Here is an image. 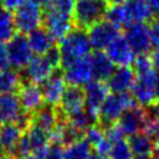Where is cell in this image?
Listing matches in <instances>:
<instances>
[{"label":"cell","instance_id":"obj_1","mask_svg":"<svg viewBox=\"0 0 159 159\" xmlns=\"http://www.w3.org/2000/svg\"><path fill=\"white\" fill-rule=\"evenodd\" d=\"M58 48L61 52V68H63L70 62L88 56L92 51V45L86 30L73 27L60 40Z\"/></svg>","mask_w":159,"mask_h":159},{"label":"cell","instance_id":"obj_2","mask_svg":"<svg viewBox=\"0 0 159 159\" xmlns=\"http://www.w3.org/2000/svg\"><path fill=\"white\" fill-rule=\"evenodd\" d=\"M108 6L106 0H76L71 15L73 27L87 31L92 25L104 19Z\"/></svg>","mask_w":159,"mask_h":159},{"label":"cell","instance_id":"obj_3","mask_svg":"<svg viewBox=\"0 0 159 159\" xmlns=\"http://www.w3.org/2000/svg\"><path fill=\"white\" fill-rule=\"evenodd\" d=\"M137 104L135 99L132 94L128 92L123 93H112L108 94L102 103L98 113V124L102 128H106L107 125L116 123L120 114L129 107Z\"/></svg>","mask_w":159,"mask_h":159},{"label":"cell","instance_id":"obj_4","mask_svg":"<svg viewBox=\"0 0 159 159\" xmlns=\"http://www.w3.org/2000/svg\"><path fill=\"white\" fill-rule=\"evenodd\" d=\"M153 116L150 114V112L137 103L127 108L120 114V117L117 120V124L119 125L123 134L129 137L138 132H145Z\"/></svg>","mask_w":159,"mask_h":159},{"label":"cell","instance_id":"obj_5","mask_svg":"<svg viewBox=\"0 0 159 159\" xmlns=\"http://www.w3.org/2000/svg\"><path fill=\"white\" fill-rule=\"evenodd\" d=\"M42 14L43 10L41 6L32 1H25L21 6H19L14 11V25L16 32L20 34H29L30 31L35 30L36 27L41 26L42 24Z\"/></svg>","mask_w":159,"mask_h":159},{"label":"cell","instance_id":"obj_6","mask_svg":"<svg viewBox=\"0 0 159 159\" xmlns=\"http://www.w3.org/2000/svg\"><path fill=\"white\" fill-rule=\"evenodd\" d=\"M41 26H43L50 32V35L58 41L73 29L71 15L61 12L52 6L43 9Z\"/></svg>","mask_w":159,"mask_h":159},{"label":"cell","instance_id":"obj_7","mask_svg":"<svg viewBox=\"0 0 159 159\" xmlns=\"http://www.w3.org/2000/svg\"><path fill=\"white\" fill-rule=\"evenodd\" d=\"M5 47L9 57V63L14 70H24L32 58L34 52L30 47L27 37L24 34L16 32Z\"/></svg>","mask_w":159,"mask_h":159},{"label":"cell","instance_id":"obj_8","mask_svg":"<svg viewBox=\"0 0 159 159\" xmlns=\"http://www.w3.org/2000/svg\"><path fill=\"white\" fill-rule=\"evenodd\" d=\"M83 89H84V111L97 123L99 108L109 92L108 86L103 81L92 80L86 86H83Z\"/></svg>","mask_w":159,"mask_h":159},{"label":"cell","instance_id":"obj_9","mask_svg":"<svg viewBox=\"0 0 159 159\" xmlns=\"http://www.w3.org/2000/svg\"><path fill=\"white\" fill-rule=\"evenodd\" d=\"M124 37L135 55L149 53L152 41L147 22H132L124 27Z\"/></svg>","mask_w":159,"mask_h":159},{"label":"cell","instance_id":"obj_10","mask_svg":"<svg viewBox=\"0 0 159 159\" xmlns=\"http://www.w3.org/2000/svg\"><path fill=\"white\" fill-rule=\"evenodd\" d=\"M122 29L111 21L103 19L94 25H92L88 30V39L91 41V45L96 50H104L114 39H117L120 35Z\"/></svg>","mask_w":159,"mask_h":159},{"label":"cell","instance_id":"obj_11","mask_svg":"<svg viewBox=\"0 0 159 159\" xmlns=\"http://www.w3.org/2000/svg\"><path fill=\"white\" fill-rule=\"evenodd\" d=\"M155 72L157 71L154 70L149 73L135 76V82L130 89L135 102L144 108H149L157 102V96L154 89Z\"/></svg>","mask_w":159,"mask_h":159},{"label":"cell","instance_id":"obj_12","mask_svg":"<svg viewBox=\"0 0 159 159\" xmlns=\"http://www.w3.org/2000/svg\"><path fill=\"white\" fill-rule=\"evenodd\" d=\"M63 77L67 84L73 86H86L89 81L93 80L92 68L89 62V55L78 60H75L66 65L63 68Z\"/></svg>","mask_w":159,"mask_h":159},{"label":"cell","instance_id":"obj_13","mask_svg":"<svg viewBox=\"0 0 159 159\" xmlns=\"http://www.w3.org/2000/svg\"><path fill=\"white\" fill-rule=\"evenodd\" d=\"M57 108L63 118L72 116L84 108V89L82 86L67 84L63 89Z\"/></svg>","mask_w":159,"mask_h":159},{"label":"cell","instance_id":"obj_14","mask_svg":"<svg viewBox=\"0 0 159 159\" xmlns=\"http://www.w3.org/2000/svg\"><path fill=\"white\" fill-rule=\"evenodd\" d=\"M66 87V81L63 77V71L61 67L55 68L52 73L41 83V93L43 97V102L46 104L51 106H57L61 96L63 93V89Z\"/></svg>","mask_w":159,"mask_h":159},{"label":"cell","instance_id":"obj_15","mask_svg":"<svg viewBox=\"0 0 159 159\" xmlns=\"http://www.w3.org/2000/svg\"><path fill=\"white\" fill-rule=\"evenodd\" d=\"M17 97L21 104V109L29 114H32L43 106V97L40 86L25 78L17 89Z\"/></svg>","mask_w":159,"mask_h":159},{"label":"cell","instance_id":"obj_16","mask_svg":"<svg viewBox=\"0 0 159 159\" xmlns=\"http://www.w3.org/2000/svg\"><path fill=\"white\" fill-rule=\"evenodd\" d=\"M106 53L116 66H129L133 63L135 53L127 42L124 36H118L107 47Z\"/></svg>","mask_w":159,"mask_h":159},{"label":"cell","instance_id":"obj_17","mask_svg":"<svg viewBox=\"0 0 159 159\" xmlns=\"http://www.w3.org/2000/svg\"><path fill=\"white\" fill-rule=\"evenodd\" d=\"M135 82V72L133 67L129 66H118L113 70L112 75L107 80L108 89L113 93H123L132 89Z\"/></svg>","mask_w":159,"mask_h":159},{"label":"cell","instance_id":"obj_18","mask_svg":"<svg viewBox=\"0 0 159 159\" xmlns=\"http://www.w3.org/2000/svg\"><path fill=\"white\" fill-rule=\"evenodd\" d=\"M60 120H61V113L57 106H51V104H43L30 116V124L43 129L48 134L57 127Z\"/></svg>","mask_w":159,"mask_h":159},{"label":"cell","instance_id":"obj_19","mask_svg":"<svg viewBox=\"0 0 159 159\" xmlns=\"http://www.w3.org/2000/svg\"><path fill=\"white\" fill-rule=\"evenodd\" d=\"M128 144L133 159H150L153 157L155 142L147 132H138L128 137Z\"/></svg>","mask_w":159,"mask_h":159},{"label":"cell","instance_id":"obj_20","mask_svg":"<svg viewBox=\"0 0 159 159\" xmlns=\"http://www.w3.org/2000/svg\"><path fill=\"white\" fill-rule=\"evenodd\" d=\"M25 68L26 80L36 84H41L55 70L45 55H37L36 57H32Z\"/></svg>","mask_w":159,"mask_h":159},{"label":"cell","instance_id":"obj_21","mask_svg":"<svg viewBox=\"0 0 159 159\" xmlns=\"http://www.w3.org/2000/svg\"><path fill=\"white\" fill-rule=\"evenodd\" d=\"M89 62H91L93 80L106 82L114 70L113 62L109 60L107 53L103 52L102 50H96V51L91 52L89 53Z\"/></svg>","mask_w":159,"mask_h":159},{"label":"cell","instance_id":"obj_22","mask_svg":"<svg viewBox=\"0 0 159 159\" xmlns=\"http://www.w3.org/2000/svg\"><path fill=\"white\" fill-rule=\"evenodd\" d=\"M24 130L25 129L22 127H20L15 122H7V123L1 124V128H0V142H1L2 153L14 157L15 147H16L20 137L22 135Z\"/></svg>","mask_w":159,"mask_h":159},{"label":"cell","instance_id":"obj_23","mask_svg":"<svg viewBox=\"0 0 159 159\" xmlns=\"http://www.w3.org/2000/svg\"><path fill=\"white\" fill-rule=\"evenodd\" d=\"M27 41L32 52L36 55H45L53 45H56V40L43 26H39L35 30L30 31L27 34Z\"/></svg>","mask_w":159,"mask_h":159},{"label":"cell","instance_id":"obj_24","mask_svg":"<svg viewBox=\"0 0 159 159\" xmlns=\"http://www.w3.org/2000/svg\"><path fill=\"white\" fill-rule=\"evenodd\" d=\"M21 111L19 97L15 93H0V125L15 122Z\"/></svg>","mask_w":159,"mask_h":159},{"label":"cell","instance_id":"obj_25","mask_svg":"<svg viewBox=\"0 0 159 159\" xmlns=\"http://www.w3.org/2000/svg\"><path fill=\"white\" fill-rule=\"evenodd\" d=\"M123 6L130 22H149L154 16L145 0H124Z\"/></svg>","mask_w":159,"mask_h":159},{"label":"cell","instance_id":"obj_26","mask_svg":"<svg viewBox=\"0 0 159 159\" xmlns=\"http://www.w3.org/2000/svg\"><path fill=\"white\" fill-rule=\"evenodd\" d=\"M24 77L17 70L5 68L0 71V93L17 92Z\"/></svg>","mask_w":159,"mask_h":159},{"label":"cell","instance_id":"obj_27","mask_svg":"<svg viewBox=\"0 0 159 159\" xmlns=\"http://www.w3.org/2000/svg\"><path fill=\"white\" fill-rule=\"evenodd\" d=\"M91 144L84 137L65 147L63 159H87L91 154Z\"/></svg>","mask_w":159,"mask_h":159},{"label":"cell","instance_id":"obj_28","mask_svg":"<svg viewBox=\"0 0 159 159\" xmlns=\"http://www.w3.org/2000/svg\"><path fill=\"white\" fill-rule=\"evenodd\" d=\"M104 19L111 21L112 24L119 26L120 29L127 27L129 24H132L127 12H125V9H124L123 4H120V5H109L107 11H106Z\"/></svg>","mask_w":159,"mask_h":159},{"label":"cell","instance_id":"obj_29","mask_svg":"<svg viewBox=\"0 0 159 159\" xmlns=\"http://www.w3.org/2000/svg\"><path fill=\"white\" fill-rule=\"evenodd\" d=\"M16 34V29L14 25L12 15L10 11L2 9L0 12V43H7L14 35Z\"/></svg>","mask_w":159,"mask_h":159},{"label":"cell","instance_id":"obj_30","mask_svg":"<svg viewBox=\"0 0 159 159\" xmlns=\"http://www.w3.org/2000/svg\"><path fill=\"white\" fill-rule=\"evenodd\" d=\"M108 159H133V154L128 142L122 138L120 140L113 143L108 154Z\"/></svg>","mask_w":159,"mask_h":159},{"label":"cell","instance_id":"obj_31","mask_svg":"<svg viewBox=\"0 0 159 159\" xmlns=\"http://www.w3.org/2000/svg\"><path fill=\"white\" fill-rule=\"evenodd\" d=\"M87 142L91 144L92 148H94L104 137V132H103V128L98 124V123H93L91 124L86 130H84V135H83Z\"/></svg>","mask_w":159,"mask_h":159},{"label":"cell","instance_id":"obj_32","mask_svg":"<svg viewBox=\"0 0 159 159\" xmlns=\"http://www.w3.org/2000/svg\"><path fill=\"white\" fill-rule=\"evenodd\" d=\"M65 145L57 140H50L46 150V159H63Z\"/></svg>","mask_w":159,"mask_h":159},{"label":"cell","instance_id":"obj_33","mask_svg":"<svg viewBox=\"0 0 159 159\" xmlns=\"http://www.w3.org/2000/svg\"><path fill=\"white\" fill-rule=\"evenodd\" d=\"M103 132H104V137L113 144L118 140H120L123 138V132L120 130L119 125L116 123H112L109 125H107L106 128H103Z\"/></svg>","mask_w":159,"mask_h":159},{"label":"cell","instance_id":"obj_34","mask_svg":"<svg viewBox=\"0 0 159 159\" xmlns=\"http://www.w3.org/2000/svg\"><path fill=\"white\" fill-rule=\"evenodd\" d=\"M75 2H76V0H52L48 4V6H52L56 10H58L61 12H65L67 15H72V10H73V6H75Z\"/></svg>","mask_w":159,"mask_h":159},{"label":"cell","instance_id":"obj_35","mask_svg":"<svg viewBox=\"0 0 159 159\" xmlns=\"http://www.w3.org/2000/svg\"><path fill=\"white\" fill-rule=\"evenodd\" d=\"M148 26H149L152 46H154L155 48H159V16H153Z\"/></svg>","mask_w":159,"mask_h":159},{"label":"cell","instance_id":"obj_36","mask_svg":"<svg viewBox=\"0 0 159 159\" xmlns=\"http://www.w3.org/2000/svg\"><path fill=\"white\" fill-rule=\"evenodd\" d=\"M46 58L50 61V63L53 66V68H58L61 67V52L58 48V45H53L46 53H45Z\"/></svg>","mask_w":159,"mask_h":159},{"label":"cell","instance_id":"obj_37","mask_svg":"<svg viewBox=\"0 0 159 159\" xmlns=\"http://www.w3.org/2000/svg\"><path fill=\"white\" fill-rule=\"evenodd\" d=\"M111 148H112V143H111L106 137H103V139L94 147V152L98 153L99 155H102V157H104V158L108 159V154H109V152H111Z\"/></svg>","mask_w":159,"mask_h":159},{"label":"cell","instance_id":"obj_38","mask_svg":"<svg viewBox=\"0 0 159 159\" xmlns=\"http://www.w3.org/2000/svg\"><path fill=\"white\" fill-rule=\"evenodd\" d=\"M1 1V7L6 11H15L19 6H21L26 0H0Z\"/></svg>","mask_w":159,"mask_h":159},{"label":"cell","instance_id":"obj_39","mask_svg":"<svg viewBox=\"0 0 159 159\" xmlns=\"http://www.w3.org/2000/svg\"><path fill=\"white\" fill-rule=\"evenodd\" d=\"M10 63H9V57H7V52H6V47L4 46V43H0V71L9 68Z\"/></svg>","mask_w":159,"mask_h":159},{"label":"cell","instance_id":"obj_40","mask_svg":"<svg viewBox=\"0 0 159 159\" xmlns=\"http://www.w3.org/2000/svg\"><path fill=\"white\" fill-rule=\"evenodd\" d=\"M153 12V15L159 16V0H145Z\"/></svg>","mask_w":159,"mask_h":159},{"label":"cell","instance_id":"obj_41","mask_svg":"<svg viewBox=\"0 0 159 159\" xmlns=\"http://www.w3.org/2000/svg\"><path fill=\"white\" fill-rule=\"evenodd\" d=\"M150 58H152V62H153L154 68H157V70L159 71V48H155V50L152 52Z\"/></svg>","mask_w":159,"mask_h":159},{"label":"cell","instance_id":"obj_42","mask_svg":"<svg viewBox=\"0 0 159 159\" xmlns=\"http://www.w3.org/2000/svg\"><path fill=\"white\" fill-rule=\"evenodd\" d=\"M149 108H152L150 114H152L155 119H158V120H159V99H157V102H155L152 107H149Z\"/></svg>","mask_w":159,"mask_h":159},{"label":"cell","instance_id":"obj_43","mask_svg":"<svg viewBox=\"0 0 159 159\" xmlns=\"http://www.w3.org/2000/svg\"><path fill=\"white\" fill-rule=\"evenodd\" d=\"M154 89H155L157 99H159V71H157V72H155V78H154Z\"/></svg>","mask_w":159,"mask_h":159},{"label":"cell","instance_id":"obj_44","mask_svg":"<svg viewBox=\"0 0 159 159\" xmlns=\"http://www.w3.org/2000/svg\"><path fill=\"white\" fill-rule=\"evenodd\" d=\"M30 1H32V2L37 4L39 6H41L42 10H43L46 6H48V4H50V0H30Z\"/></svg>","mask_w":159,"mask_h":159},{"label":"cell","instance_id":"obj_45","mask_svg":"<svg viewBox=\"0 0 159 159\" xmlns=\"http://www.w3.org/2000/svg\"><path fill=\"white\" fill-rule=\"evenodd\" d=\"M153 158L154 159H159V142H155V147H154V152H153Z\"/></svg>","mask_w":159,"mask_h":159},{"label":"cell","instance_id":"obj_46","mask_svg":"<svg viewBox=\"0 0 159 159\" xmlns=\"http://www.w3.org/2000/svg\"><path fill=\"white\" fill-rule=\"evenodd\" d=\"M87 159H107V158H104V157H102V155H99L98 153L94 152V153H91Z\"/></svg>","mask_w":159,"mask_h":159},{"label":"cell","instance_id":"obj_47","mask_svg":"<svg viewBox=\"0 0 159 159\" xmlns=\"http://www.w3.org/2000/svg\"><path fill=\"white\" fill-rule=\"evenodd\" d=\"M109 5H120L124 2V0H106Z\"/></svg>","mask_w":159,"mask_h":159},{"label":"cell","instance_id":"obj_48","mask_svg":"<svg viewBox=\"0 0 159 159\" xmlns=\"http://www.w3.org/2000/svg\"><path fill=\"white\" fill-rule=\"evenodd\" d=\"M0 159H15V158L11 155H7L5 153H0Z\"/></svg>","mask_w":159,"mask_h":159},{"label":"cell","instance_id":"obj_49","mask_svg":"<svg viewBox=\"0 0 159 159\" xmlns=\"http://www.w3.org/2000/svg\"><path fill=\"white\" fill-rule=\"evenodd\" d=\"M0 153H2V149H1V142H0Z\"/></svg>","mask_w":159,"mask_h":159},{"label":"cell","instance_id":"obj_50","mask_svg":"<svg viewBox=\"0 0 159 159\" xmlns=\"http://www.w3.org/2000/svg\"><path fill=\"white\" fill-rule=\"evenodd\" d=\"M2 11V7H1V1H0V12Z\"/></svg>","mask_w":159,"mask_h":159}]
</instances>
